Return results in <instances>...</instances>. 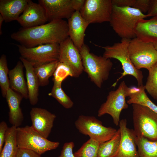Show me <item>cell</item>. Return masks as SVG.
<instances>
[{
	"mask_svg": "<svg viewBox=\"0 0 157 157\" xmlns=\"http://www.w3.org/2000/svg\"><path fill=\"white\" fill-rule=\"evenodd\" d=\"M67 22L53 20L32 27L22 28L12 33L11 38L28 48L50 43L60 44L69 37Z\"/></svg>",
	"mask_w": 157,
	"mask_h": 157,
	"instance_id": "1",
	"label": "cell"
},
{
	"mask_svg": "<svg viewBox=\"0 0 157 157\" xmlns=\"http://www.w3.org/2000/svg\"><path fill=\"white\" fill-rule=\"evenodd\" d=\"M147 17V14L132 7L113 5L109 23L122 39L131 40L136 37L135 28L138 21Z\"/></svg>",
	"mask_w": 157,
	"mask_h": 157,
	"instance_id": "2",
	"label": "cell"
},
{
	"mask_svg": "<svg viewBox=\"0 0 157 157\" xmlns=\"http://www.w3.org/2000/svg\"><path fill=\"white\" fill-rule=\"evenodd\" d=\"M83 71L90 81L99 88L109 78L113 63L110 59L98 56L90 52L88 46L84 44L80 50Z\"/></svg>",
	"mask_w": 157,
	"mask_h": 157,
	"instance_id": "3",
	"label": "cell"
},
{
	"mask_svg": "<svg viewBox=\"0 0 157 157\" xmlns=\"http://www.w3.org/2000/svg\"><path fill=\"white\" fill-rule=\"evenodd\" d=\"M132 105L133 131L136 136L157 140V113L145 106Z\"/></svg>",
	"mask_w": 157,
	"mask_h": 157,
	"instance_id": "4",
	"label": "cell"
},
{
	"mask_svg": "<svg viewBox=\"0 0 157 157\" xmlns=\"http://www.w3.org/2000/svg\"><path fill=\"white\" fill-rule=\"evenodd\" d=\"M130 40L122 39L120 42L112 46L102 47L104 50L103 56L107 58L115 59L121 63L123 72L118 80L126 75H131L135 78L138 86L143 85V76L142 72L135 67L130 59L128 49Z\"/></svg>",
	"mask_w": 157,
	"mask_h": 157,
	"instance_id": "5",
	"label": "cell"
},
{
	"mask_svg": "<svg viewBox=\"0 0 157 157\" xmlns=\"http://www.w3.org/2000/svg\"><path fill=\"white\" fill-rule=\"evenodd\" d=\"M17 140L18 148L31 150L40 155L56 149L60 144L58 142L49 140L28 125L17 128Z\"/></svg>",
	"mask_w": 157,
	"mask_h": 157,
	"instance_id": "6",
	"label": "cell"
},
{
	"mask_svg": "<svg viewBox=\"0 0 157 157\" xmlns=\"http://www.w3.org/2000/svg\"><path fill=\"white\" fill-rule=\"evenodd\" d=\"M129 87L125 82L122 81L116 90L109 92L106 101L101 105L98 110V116L100 117L108 114L112 117L114 124L118 126L121 112L128 107L126 99L129 96Z\"/></svg>",
	"mask_w": 157,
	"mask_h": 157,
	"instance_id": "7",
	"label": "cell"
},
{
	"mask_svg": "<svg viewBox=\"0 0 157 157\" xmlns=\"http://www.w3.org/2000/svg\"><path fill=\"white\" fill-rule=\"evenodd\" d=\"M129 56L135 67L148 70L157 62V52L153 43L145 42L137 37L130 40L128 47Z\"/></svg>",
	"mask_w": 157,
	"mask_h": 157,
	"instance_id": "8",
	"label": "cell"
},
{
	"mask_svg": "<svg viewBox=\"0 0 157 157\" xmlns=\"http://www.w3.org/2000/svg\"><path fill=\"white\" fill-rule=\"evenodd\" d=\"M21 57L31 64L33 67L58 60L59 44L50 43L27 47L16 44Z\"/></svg>",
	"mask_w": 157,
	"mask_h": 157,
	"instance_id": "9",
	"label": "cell"
},
{
	"mask_svg": "<svg viewBox=\"0 0 157 157\" xmlns=\"http://www.w3.org/2000/svg\"><path fill=\"white\" fill-rule=\"evenodd\" d=\"M74 124L81 133L88 135L100 144L111 139L117 131L113 127L104 126L100 121L93 116L80 115Z\"/></svg>",
	"mask_w": 157,
	"mask_h": 157,
	"instance_id": "10",
	"label": "cell"
},
{
	"mask_svg": "<svg viewBox=\"0 0 157 157\" xmlns=\"http://www.w3.org/2000/svg\"><path fill=\"white\" fill-rule=\"evenodd\" d=\"M85 0H39L45 9L48 21L68 19L75 11L80 10Z\"/></svg>",
	"mask_w": 157,
	"mask_h": 157,
	"instance_id": "11",
	"label": "cell"
},
{
	"mask_svg": "<svg viewBox=\"0 0 157 157\" xmlns=\"http://www.w3.org/2000/svg\"><path fill=\"white\" fill-rule=\"evenodd\" d=\"M113 6L112 0H85L79 11L89 24L109 22Z\"/></svg>",
	"mask_w": 157,
	"mask_h": 157,
	"instance_id": "12",
	"label": "cell"
},
{
	"mask_svg": "<svg viewBox=\"0 0 157 157\" xmlns=\"http://www.w3.org/2000/svg\"><path fill=\"white\" fill-rule=\"evenodd\" d=\"M58 60L68 67L72 77H78L83 71L80 51L69 37L59 44Z\"/></svg>",
	"mask_w": 157,
	"mask_h": 157,
	"instance_id": "13",
	"label": "cell"
},
{
	"mask_svg": "<svg viewBox=\"0 0 157 157\" xmlns=\"http://www.w3.org/2000/svg\"><path fill=\"white\" fill-rule=\"evenodd\" d=\"M17 21L22 28H26L45 24L48 19L44 7L39 3L28 0L22 14Z\"/></svg>",
	"mask_w": 157,
	"mask_h": 157,
	"instance_id": "14",
	"label": "cell"
},
{
	"mask_svg": "<svg viewBox=\"0 0 157 157\" xmlns=\"http://www.w3.org/2000/svg\"><path fill=\"white\" fill-rule=\"evenodd\" d=\"M33 128L44 137L49 135L56 117V115L43 108L33 107L30 112Z\"/></svg>",
	"mask_w": 157,
	"mask_h": 157,
	"instance_id": "15",
	"label": "cell"
},
{
	"mask_svg": "<svg viewBox=\"0 0 157 157\" xmlns=\"http://www.w3.org/2000/svg\"><path fill=\"white\" fill-rule=\"evenodd\" d=\"M119 126L120 140L119 150L115 157H139L133 130L128 128L125 119L120 120Z\"/></svg>",
	"mask_w": 157,
	"mask_h": 157,
	"instance_id": "16",
	"label": "cell"
},
{
	"mask_svg": "<svg viewBox=\"0 0 157 157\" xmlns=\"http://www.w3.org/2000/svg\"><path fill=\"white\" fill-rule=\"evenodd\" d=\"M68 35L79 50L84 44L85 31L89 24L82 17L79 10L75 11L68 19Z\"/></svg>",
	"mask_w": 157,
	"mask_h": 157,
	"instance_id": "17",
	"label": "cell"
},
{
	"mask_svg": "<svg viewBox=\"0 0 157 157\" xmlns=\"http://www.w3.org/2000/svg\"><path fill=\"white\" fill-rule=\"evenodd\" d=\"M5 98L9 109V122L12 126L19 127L24 119L23 115L20 107L23 97L20 94L10 88L7 92Z\"/></svg>",
	"mask_w": 157,
	"mask_h": 157,
	"instance_id": "18",
	"label": "cell"
},
{
	"mask_svg": "<svg viewBox=\"0 0 157 157\" xmlns=\"http://www.w3.org/2000/svg\"><path fill=\"white\" fill-rule=\"evenodd\" d=\"M28 0H0V13L4 21L8 22L17 20L23 13Z\"/></svg>",
	"mask_w": 157,
	"mask_h": 157,
	"instance_id": "19",
	"label": "cell"
},
{
	"mask_svg": "<svg viewBox=\"0 0 157 157\" xmlns=\"http://www.w3.org/2000/svg\"><path fill=\"white\" fill-rule=\"evenodd\" d=\"M136 37L145 42L157 41V16L139 20L135 28Z\"/></svg>",
	"mask_w": 157,
	"mask_h": 157,
	"instance_id": "20",
	"label": "cell"
},
{
	"mask_svg": "<svg viewBox=\"0 0 157 157\" xmlns=\"http://www.w3.org/2000/svg\"><path fill=\"white\" fill-rule=\"evenodd\" d=\"M24 67L22 62L18 61L15 66L9 70L8 77L10 88L21 95L23 98L28 99L27 83L23 73Z\"/></svg>",
	"mask_w": 157,
	"mask_h": 157,
	"instance_id": "21",
	"label": "cell"
},
{
	"mask_svg": "<svg viewBox=\"0 0 157 157\" xmlns=\"http://www.w3.org/2000/svg\"><path fill=\"white\" fill-rule=\"evenodd\" d=\"M19 59L23 63L26 70V76L28 92V99L32 105L38 102L39 88L40 86L38 78L34 72V67L30 62L20 57Z\"/></svg>",
	"mask_w": 157,
	"mask_h": 157,
	"instance_id": "22",
	"label": "cell"
},
{
	"mask_svg": "<svg viewBox=\"0 0 157 157\" xmlns=\"http://www.w3.org/2000/svg\"><path fill=\"white\" fill-rule=\"evenodd\" d=\"M128 104H136L146 107L157 113V106L149 99L145 92L144 85L129 87Z\"/></svg>",
	"mask_w": 157,
	"mask_h": 157,
	"instance_id": "23",
	"label": "cell"
},
{
	"mask_svg": "<svg viewBox=\"0 0 157 157\" xmlns=\"http://www.w3.org/2000/svg\"><path fill=\"white\" fill-rule=\"evenodd\" d=\"M17 128L13 126L8 128L4 143L0 152V157H16L18 149L17 140Z\"/></svg>",
	"mask_w": 157,
	"mask_h": 157,
	"instance_id": "24",
	"label": "cell"
},
{
	"mask_svg": "<svg viewBox=\"0 0 157 157\" xmlns=\"http://www.w3.org/2000/svg\"><path fill=\"white\" fill-rule=\"evenodd\" d=\"M120 133L119 129L110 140L100 144L97 157H115L119 147Z\"/></svg>",
	"mask_w": 157,
	"mask_h": 157,
	"instance_id": "25",
	"label": "cell"
},
{
	"mask_svg": "<svg viewBox=\"0 0 157 157\" xmlns=\"http://www.w3.org/2000/svg\"><path fill=\"white\" fill-rule=\"evenodd\" d=\"M58 60L34 67V72L38 78L40 86H44L49 83V78L53 74Z\"/></svg>",
	"mask_w": 157,
	"mask_h": 157,
	"instance_id": "26",
	"label": "cell"
},
{
	"mask_svg": "<svg viewBox=\"0 0 157 157\" xmlns=\"http://www.w3.org/2000/svg\"><path fill=\"white\" fill-rule=\"evenodd\" d=\"M135 142L139 157H157V140L136 136Z\"/></svg>",
	"mask_w": 157,
	"mask_h": 157,
	"instance_id": "27",
	"label": "cell"
},
{
	"mask_svg": "<svg viewBox=\"0 0 157 157\" xmlns=\"http://www.w3.org/2000/svg\"><path fill=\"white\" fill-rule=\"evenodd\" d=\"M51 90L48 95L54 98L64 108L69 109L73 106L74 103L65 92L62 88V83L53 81Z\"/></svg>",
	"mask_w": 157,
	"mask_h": 157,
	"instance_id": "28",
	"label": "cell"
},
{
	"mask_svg": "<svg viewBox=\"0 0 157 157\" xmlns=\"http://www.w3.org/2000/svg\"><path fill=\"white\" fill-rule=\"evenodd\" d=\"M100 143L96 140L90 138L76 151L75 157H97Z\"/></svg>",
	"mask_w": 157,
	"mask_h": 157,
	"instance_id": "29",
	"label": "cell"
},
{
	"mask_svg": "<svg viewBox=\"0 0 157 157\" xmlns=\"http://www.w3.org/2000/svg\"><path fill=\"white\" fill-rule=\"evenodd\" d=\"M8 70L6 57L2 54L0 58V86L2 95L5 97L7 92L10 88L9 78Z\"/></svg>",
	"mask_w": 157,
	"mask_h": 157,
	"instance_id": "30",
	"label": "cell"
},
{
	"mask_svg": "<svg viewBox=\"0 0 157 157\" xmlns=\"http://www.w3.org/2000/svg\"><path fill=\"white\" fill-rule=\"evenodd\" d=\"M148 71L149 74L144 85L145 89L154 99L157 100V62Z\"/></svg>",
	"mask_w": 157,
	"mask_h": 157,
	"instance_id": "31",
	"label": "cell"
},
{
	"mask_svg": "<svg viewBox=\"0 0 157 157\" xmlns=\"http://www.w3.org/2000/svg\"><path fill=\"white\" fill-rule=\"evenodd\" d=\"M53 75V81L62 83L67 76H72L70 70L68 67L65 64L59 61Z\"/></svg>",
	"mask_w": 157,
	"mask_h": 157,
	"instance_id": "32",
	"label": "cell"
},
{
	"mask_svg": "<svg viewBox=\"0 0 157 157\" xmlns=\"http://www.w3.org/2000/svg\"><path fill=\"white\" fill-rule=\"evenodd\" d=\"M74 146V144L73 142L65 143L60 155L58 157H75L73 152Z\"/></svg>",
	"mask_w": 157,
	"mask_h": 157,
	"instance_id": "33",
	"label": "cell"
},
{
	"mask_svg": "<svg viewBox=\"0 0 157 157\" xmlns=\"http://www.w3.org/2000/svg\"><path fill=\"white\" fill-rule=\"evenodd\" d=\"M151 0H135L132 7L138 9L143 13H147Z\"/></svg>",
	"mask_w": 157,
	"mask_h": 157,
	"instance_id": "34",
	"label": "cell"
},
{
	"mask_svg": "<svg viewBox=\"0 0 157 157\" xmlns=\"http://www.w3.org/2000/svg\"><path fill=\"white\" fill-rule=\"evenodd\" d=\"M41 155L31 150L18 148L16 157H41Z\"/></svg>",
	"mask_w": 157,
	"mask_h": 157,
	"instance_id": "35",
	"label": "cell"
},
{
	"mask_svg": "<svg viewBox=\"0 0 157 157\" xmlns=\"http://www.w3.org/2000/svg\"><path fill=\"white\" fill-rule=\"evenodd\" d=\"M7 123L4 121L0 123V152L4 145L6 133L8 128Z\"/></svg>",
	"mask_w": 157,
	"mask_h": 157,
	"instance_id": "36",
	"label": "cell"
},
{
	"mask_svg": "<svg viewBox=\"0 0 157 157\" xmlns=\"http://www.w3.org/2000/svg\"><path fill=\"white\" fill-rule=\"evenodd\" d=\"M135 1V0H112L113 5L119 7H132Z\"/></svg>",
	"mask_w": 157,
	"mask_h": 157,
	"instance_id": "37",
	"label": "cell"
},
{
	"mask_svg": "<svg viewBox=\"0 0 157 157\" xmlns=\"http://www.w3.org/2000/svg\"><path fill=\"white\" fill-rule=\"evenodd\" d=\"M147 13L148 17L157 16V0H151L149 8Z\"/></svg>",
	"mask_w": 157,
	"mask_h": 157,
	"instance_id": "38",
	"label": "cell"
},
{
	"mask_svg": "<svg viewBox=\"0 0 157 157\" xmlns=\"http://www.w3.org/2000/svg\"><path fill=\"white\" fill-rule=\"evenodd\" d=\"M3 21H4V19L1 15L0 14V34L1 35L2 34V31L1 30V27L2 24V23Z\"/></svg>",
	"mask_w": 157,
	"mask_h": 157,
	"instance_id": "39",
	"label": "cell"
},
{
	"mask_svg": "<svg viewBox=\"0 0 157 157\" xmlns=\"http://www.w3.org/2000/svg\"><path fill=\"white\" fill-rule=\"evenodd\" d=\"M153 43L156 50L157 52V41L154 42Z\"/></svg>",
	"mask_w": 157,
	"mask_h": 157,
	"instance_id": "40",
	"label": "cell"
},
{
	"mask_svg": "<svg viewBox=\"0 0 157 157\" xmlns=\"http://www.w3.org/2000/svg\"></svg>",
	"mask_w": 157,
	"mask_h": 157,
	"instance_id": "41",
	"label": "cell"
}]
</instances>
